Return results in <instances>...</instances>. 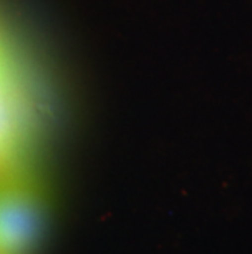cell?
<instances>
[{"instance_id":"6da1fadb","label":"cell","mask_w":252,"mask_h":254,"mask_svg":"<svg viewBox=\"0 0 252 254\" xmlns=\"http://www.w3.org/2000/svg\"><path fill=\"white\" fill-rule=\"evenodd\" d=\"M41 230L38 200L28 189L0 182V254H26Z\"/></svg>"},{"instance_id":"7a4b0ae2","label":"cell","mask_w":252,"mask_h":254,"mask_svg":"<svg viewBox=\"0 0 252 254\" xmlns=\"http://www.w3.org/2000/svg\"><path fill=\"white\" fill-rule=\"evenodd\" d=\"M8 154H10V141L7 136V131L0 127V169H2L5 163H7Z\"/></svg>"}]
</instances>
